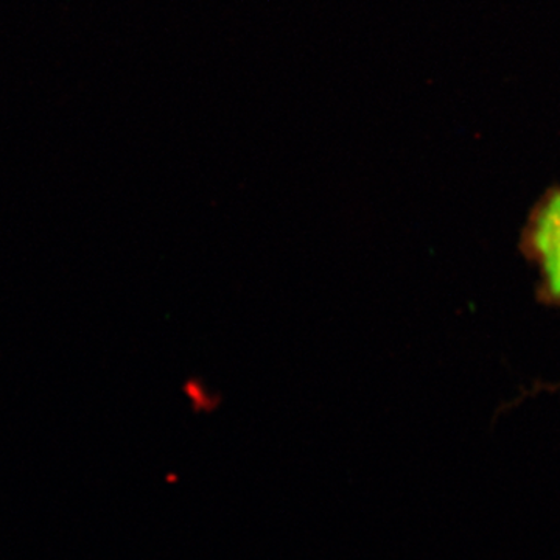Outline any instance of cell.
Here are the masks:
<instances>
[{"mask_svg":"<svg viewBox=\"0 0 560 560\" xmlns=\"http://www.w3.org/2000/svg\"><path fill=\"white\" fill-rule=\"evenodd\" d=\"M526 249L539 264L548 296L560 302V190L537 206L526 230Z\"/></svg>","mask_w":560,"mask_h":560,"instance_id":"6da1fadb","label":"cell"}]
</instances>
